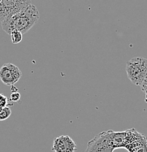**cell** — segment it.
<instances>
[{
    "mask_svg": "<svg viewBox=\"0 0 147 152\" xmlns=\"http://www.w3.org/2000/svg\"><path fill=\"white\" fill-rule=\"evenodd\" d=\"M31 4V0H1L0 2V22L23 10Z\"/></svg>",
    "mask_w": 147,
    "mask_h": 152,
    "instance_id": "277c9868",
    "label": "cell"
},
{
    "mask_svg": "<svg viewBox=\"0 0 147 152\" xmlns=\"http://www.w3.org/2000/svg\"><path fill=\"white\" fill-rule=\"evenodd\" d=\"M140 86V88H141L142 91L144 92L145 95H146V102H147V75L145 77V78L143 79V80L142 81Z\"/></svg>",
    "mask_w": 147,
    "mask_h": 152,
    "instance_id": "7c38bea8",
    "label": "cell"
},
{
    "mask_svg": "<svg viewBox=\"0 0 147 152\" xmlns=\"http://www.w3.org/2000/svg\"><path fill=\"white\" fill-rule=\"evenodd\" d=\"M127 77L133 84L140 86L147 75V58L134 57L126 62Z\"/></svg>",
    "mask_w": 147,
    "mask_h": 152,
    "instance_id": "3957f363",
    "label": "cell"
},
{
    "mask_svg": "<svg viewBox=\"0 0 147 152\" xmlns=\"http://www.w3.org/2000/svg\"><path fill=\"white\" fill-rule=\"evenodd\" d=\"M22 76L20 69L16 65L6 63L0 68V80L4 84L13 86L20 80Z\"/></svg>",
    "mask_w": 147,
    "mask_h": 152,
    "instance_id": "5b68a950",
    "label": "cell"
},
{
    "mask_svg": "<svg viewBox=\"0 0 147 152\" xmlns=\"http://www.w3.org/2000/svg\"><path fill=\"white\" fill-rule=\"evenodd\" d=\"M9 105V99L5 95L0 94V108L7 107Z\"/></svg>",
    "mask_w": 147,
    "mask_h": 152,
    "instance_id": "30bf717a",
    "label": "cell"
},
{
    "mask_svg": "<svg viewBox=\"0 0 147 152\" xmlns=\"http://www.w3.org/2000/svg\"><path fill=\"white\" fill-rule=\"evenodd\" d=\"M12 111L9 107H4L0 108V121H4L11 115Z\"/></svg>",
    "mask_w": 147,
    "mask_h": 152,
    "instance_id": "9c48e42d",
    "label": "cell"
},
{
    "mask_svg": "<svg viewBox=\"0 0 147 152\" xmlns=\"http://www.w3.org/2000/svg\"><path fill=\"white\" fill-rule=\"evenodd\" d=\"M52 151L54 152H75L77 145L68 135H61L53 139Z\"/></svg>",
    "mask_w": 147,
    "mask_h": 152,
    "instance_id": "8992f818",
    "label": "cell"
},
{
    "mask_svg": "<svg viewBox=\"0 0 147 152\" xmlns=\"http://www.w3.org/2000/svg\"><path fill=\"white\" fill-rule=\"evenodd\" d=\"M39 18V14L37 7L30 4L23 10L1 22V27L8 34L12 31H18L23 34L37 23Z\"/></svg>",
    "mask_w": 147,
    "mask_h": 152,
    "instance_id": "7a4b0ae2",
    "label": "cell"
},
{
    "mask_svg": "<svg viewBox=\"0 0 147 152\" xmlns=\"http://www.w3.org/2000/svg\"><path fill=\"white\" fill-rule=\"evenodd\" d=\"M130 139V129L123 132L108 130L100 132L88 141L85 152H113L115 149L125 148Z\"/></svg>",
    "mask_w": 147,
    "mask_h": 152,
    "instance_id": "6da1fadb",
    "label": "cell"
},
{
    "mask_svg": "<svg viewBox=\"0 0 147 152\" xmlns=\"http://www.w3.org/2000/svg\"><path fill=\"white\" fill-rule=\"evenodd\" d=\"M124 148L129 152H147V137L138 132L133 141Z\"/></svg>",
    "mask_w": 147,
    "mask_h": 152,
    "instance_id": "52a82bcc",
    "label": "cell"
},
{
    "mask_svg": "<svg viewBox=\"0 0 147 152\" xmlns=\"http://www.w3.org/2000/svg\"><path fill=\"white\" fill-rule=\"evenodd\" d=\"M20 99V93L18 92H12L10 95V101L12 102H18Z\"/></svg>",
    "mask_w": 147,
    "mask_h": 152,
    "instance_id": "8fae6325",
    "label": "cell"
},
{
    "mask_svg": "<svg viewBox=\"0 0 147 152\" xmlns=\"http://www.w3.org/2000/svg\"><path fill=\"white\" fill-rule=\"evenodd\" d=\"M18 89L17 88V87L14 86H11V92H18Z\"/></svg>",
    "mask_w": 147,
    "mask_h": 152,
    "instance_id": "4fadbf2b",
    "label": "cell"
},
{
    "mask_svg": "<svg viewBox=\"0 0 147 152\" xmlns=\"http://www.w3.org/2000/svg\"><path fill=\"white\" fill-rule=\"evenodd\" d=\"M11 41L13 44H18L21 42L23 39V34L18 31H12L10 34Z\"/></svg>",
    "mask_w": 147,
    "mask_h": 152,
    "instance_id": "ba28073f",
    "label": "cell"
}]
</instances>
